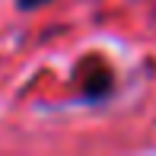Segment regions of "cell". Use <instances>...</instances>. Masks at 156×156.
<instances>
[{
    "label": "cell",
    "instance_id": "6da1fadb",
    "mask_svg": "<svg viewBox=\"0 0 156 156\" xmlns=\"http://www.w3.org/2000/svg\"><path fill=\"white\" fill-rule=\"evenodd\" d=\"M76 80H80V96L83 102L89 105H102L115 96V73H112L108 61L99 58V54H89L86 61L76 70Z\"/></svg>",
    "mask_w": 156,
    "mask_h": 156
},
{
    "label": "cell",
    "instance_id": "7a4b0ae2",
    "mask_svg": "<svg viewBox=\"0 0 156 156\" xmlns=\"http://www.w3.org/2000/svg\"><path fill=\"white\" fill-rule=\"evenodd\" d=\"M54 0H13V6H16L19 13H35L41 10V6H51Z\"/></svg>",
    "mask_w": 156,
    "mask_h": 156
}]
</instances>
